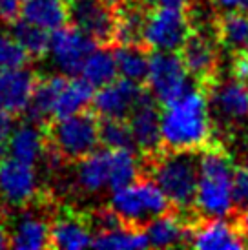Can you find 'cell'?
I'll list each match as a JSON object with an SVG mask.
<instances>
[{"label":"cell","instance_id":"obj_15","mask_svg":"<svg viewBox=\"0 0 248 250\" xmlns=\"http://www.w3.org/2000/svg\"><path fill=\"white\" fill-rule=\"evenodd\" d=\"M161 113H163V106L159 104L150 90H146V93L128 115L135 148L143 159L152 157L163 150Z\"/></svg>","mask_w":248,"mask_h":250},{"label":"cell","instance_id":"obj_31","mask_svg":"<svg viewBox=\"0 0 248 250\" xmlns=\"http://www.w3.org/2000/svg\"><path fill=\"white\" fill-rule=\"evenodd\" d=\"M31 57L13 35L0 33V70H13L28 66Z\"/></svg>","mask_w":248,"mask_h":250},{"label":"cell","instance_id":"obj_11","mask_svg":"<svg viewBox=\"0 0 248 250\" xmlns=\"http://www.w3.org/2000/svg\"><path fill=\"white\" fill-rule=\"evenodd\" d=\"M46 195L41 190L33 165L22 163L11 155L0 159V199L7 207L24 208Z\"/></svg>","mask_w":248,"mask_h":250},{"label":"cell","instance_id":"obj_23","mask_svg":"<svg viewBox=\"0 0 248 250\" xmlns=\"http://www.w3.org/2000/svg\"><path fill=\"white\" fill-rule=\"evenodd\" d=\"M21 19L55 31L69 24V4L66 0H24Z\"/></svg>","mask_w":248,"mask_h":250},{"label":"cell","instance_id":"obj_28","mask_svg":"<svg viewBox=\"0 0 248 250\" xmlns=\"http://www.w3.org/2000/svg\"><path fill=\"white\" fill-rule=\"evenodd\" d=\"M91 247L95 249H146L150 247L146 234L143 229H135V227H128V225H119L113 229L99 230L95 232L93 243Z\"/></svg>","mask_w":248,"mask_h":250},{"label":"cell","instance_id":"obj_5","mask_svg":"<svg viewBox=\"0 0 248 250\" xmlns=\"http://www.w3.org/2000/svg\"><path fill=\"white\" fill-rule=\"evenodd\" d=\"M110 207L117 212L124 225L143 230L157 215L175 208L163 188L148 175H143L135 183L113 190Z\"/></svg>","mask_w":248,"mask_h":250},{"label":"cell","instance_id":"obj_34","mask_svg":"<svg viewBox=\"0 0 248 250\" xmlns=\"http://www.w3.org/2000/svg\"><path fill=\"white\" fill-rule=\"evenodd\" d=\"M24 0H0V22L13 24L21 19Z\"/></svg>","mask_w":248,"mask_h":250},{"label":"cell","instance_id":"obj_25","mask_svg":"<svg viewBox=\"0 0 248 250\" xmlns=\"http://www.w3.org/2000/svg\"><path fill=\"white\" fill-rule=\"evenodd\" d=\"M119 73L126 79L146 84L150 71L152 49L145 44H117L113 46Z\"/></svg>","mask_w":248,"mask_h":250},{"label":"cell","instance_id":"obj_38","mask_svg":"<svg viewBox=\"0 0 248 250\" xmlns=\"http://www.w3.org/2000/svg\"><path fill=\"white\" fill-rule=\"evenodd\" d=\"M7 247H11V241H9V227L0 219V249H7Z\"/></svg>","mask_w":248,"mask_h":250},{"label":"cell","instance_id":"obj_2","mask_svg":"<svg viewBox=\"0 0 248 250\" xmlns=\"http://www.w3.org/2000/svg\"><path fill=\"white\" fill-rule=\"evenodd\" d=\"M234 159L227 145L214 137L199 152V177L193 212L205 217L235 215L232 197Z\"/></svg>","mask_w":248,"mask_h":250},{"label":"cell","instance_id":"obj_24","mask_svg":"<svg viewBox=\"0 0 248 250\" xmlns=\"http://www.w3.org/2000/svg\"><path fill=\"white\" fill-rule=\"evenodd\" d=\"M93 95H95L93 86L88 81H84L83 77L68 75L59 97H57L55 108H53V117L51 119L68 117V115H73V113L86 110V106L93 101Z\"/></svg>","mask_w":248,"mask_h":250},{"label":"cell","instance_id":"obj_12","mask_svg":"<svg viewBox=\"0 0 248 250\" xmlns=\"http://www.w3.org/2000/svg\"><path fill=\"white\" fill-rule=\"evenodd\" d=\"M69 22L90 35L99 46H115L117 11L104 0H71Z\"/></svg>","mask_w":248,"mask_h":250},{"label":"cell","instance_id":"obj_7","mask_svg":"<svg viewBox=\"0 0 248 250\" xmlns=\"http://www.w3.org/2000/svg\"><path fill=\"white\" fill-rule=\"evenodd\" d=\"M219 44L215 41L214 31L201 28L195 21L190 35L186 37L185 44L177 51L185 62L186 70L193 79L195 86L208 88L217 81L219 73Z\"/></svg>","mask_w":248,"mask_h":250},{"label":"cell","instance_id":"obj_14","mask_svg":"<svg viewBox=\"0 0 248 250\" xmlns=\"http://www.w3.org/2000/svg\"><path fill=\"white\" fill-rule=\"evenodd\" d=\"M97 46L99 44L90 35H86L83 29H79L69 22L66 26L51 31L49 53L62 73L79 75L83 70V64Z\"/></svg>","mask_w":248,"mask_h":250},{"label":"cell","instance_id":"obj_29","mask_svg":"<svg viewBox=\"0 0 248 250\" xmlns=\"http://www.w3.org/2000/svg\"><path fill=\"white\" fill-rule=\"evenodd\" d=\"M11 35L21 42V46L26 49L31 59H42L49 53V42H51V33L48 29L41 28L37 24L19 19L11 24Z\"/></svg>","mask_w":248,"mask_h":250},{"label":"cell","instance_id":"obj_40","mask_svg":"<svg viewBox=\"0 0 248 250\" xmlns=\"http://www.w3.org/2000/svg\"><path fill=\"white\" fill-rule=\"evenodd\" d=\"M66 2H68V4H69V2H71V0H66Z\"/></svg>","mask_w":248,"mask_h":250},{"label":"cell","instance_id":"obj_21","mask_svg":"<svg viewBox=\"0 0 248 250\" xmlns=\"http://www.w3.org/2000/svg\"><path fill=\"white\" fill-rule=\"evenodd\" d=\"M46 152H48V137L44 132V126L29 121L15 128L7 145V155L35 167L39 161L46 157Z\"/></svg>","mask_w":248,"mask_h":250},{"label":"cell","instance_id":"obj_26","mask_svg":"<svg viewBox=\"0 0 248 250\" xmlns=\"http://www.w3.org/2000/svg\"><path fill=\"white\" fill-rule=\"evenodd\" d=\"M119 73L117 61L113 46H97L83 64V70L79 75L93 88H103L108 83L115 81Z\"/></svg>","mask_w":248,"mask_h":250},{"label":"cell","instance_id":"obj_22","mask_svg":"<svg viewBox=\"0 0 248 250\" xmlns=\"http://www.w3.org/2000/svg\"><path fill=\"white\" fill-rule=\"evenodd\" d=\"M75 165V183L86 194H95L110 187V155L108 148L79 159Z\"/></svg>","mask_w":248,"mask_h":250},{"label":"cell","instance_id":"obj_19","mask_svg":"<svg viewBox=\"0 0 248 250\" xmlns=\"http://www.w3.org/2000/svg\"><path fill=\"white\" fill-rule=\"evenodd\" d=\"M193 214H183L177 208L170 210L145 227V234L150 247L168 249V247H188L190 239V219Z\"/></svg>","mask_w":248,"mask_h":250},{"label":"cell","instance_id":"obj_4","mask_svg":"<svg viewBox=\"0 0 248 250\" xmlns=\"http://www.w3.org/2000/svg\"><path fill=\"white\" fill-rule=\"evenodd\" d=\"M48 137V157L53 165H73L97 152L101 143V117L95 110H83L68 117L44 123Z\"/></svg>","mask_w":248,"mask_h":250},{"label":"cell","instance_id":"obj_9","mask_svg":"<svg viewBox=\"0 0 248 250\" xmlns=\"http://www.w3.org/2000/svg\"><path fill=\"white\" fill-rule=\"evenodd\" d=\"M53 199L46 194L42 199L31 203L15 215L9 227V241L17 250H42L49 249L51 241V217L46 210Z\"/></svg>","mask_w":248,"mask_h":250},{"label":"cell","instance_id":"obj_13","mask_svg":"<svg viewBox=\"0 0 248 250\" xmlns=\"http://www.w3.org/2000/svg\"><path fill=\"white\" fill-rule=\"evenodd\" d=\"M95 229L91 212L75 207H61L51 217V241L49 249L77 250L91 247Z\"/></svg>","mask_w":248,"mask_h":250},{"label":"cell","instance_id":"obj_1","mask_svg":"<svg viewBox=\"0 0 248 250\" xmlns=\"http://www.w3.org/2000/svg\"><path fill=\"white\" fill-rule=\"evenodd\" d=\"M161 132L166 150L201 152L215 137L207 91L195 86L177 101L163 106Z\"/></svg>","mask_w":248,"mask_h":250},{"label":"cell","instance_id":"obj_30","mask_svg":"<svg viewBox=\"0 0 248 250\" xmlns=\"http://www.w3.org/2000/svg\"><path fill=\"white\" fill-rule=\"evenodd\" d=\"M101 143L104 148H128L137 152L128 117H101Z\"/></svg>","mask_w":248,"mask_h":250},{"label":"cell","instance_id":"obj_33","mask_svg":"<svg viewBox=\"0 0 248 250\" xmlns=\"http://www.w3.org/2000/svg\"><path fill=\"white\" fill-rule=\"evenodd\" d=\"M15 128H17L15 113L0 108V159L7 155V145H9V139L13 135Z\"/></svg>","mask_w":248,"mask_h":250},{"label":"cell","instance_id":"obj_16","mask_svg":"<svg viewBox=\"0 0 248 250\" xmlns=\"http://www.w3.org/2000/svg\"><path fill=\"white\" fill-rule=\"evenodd\" d=\"M188 247L203 250H235L245 249L239 227L235 217H205V215L193 214L190 219V239Z\"/></svg>","mask_w":248,"mask_h":250},{"label":"cell","instance_id":"obj_8","mask_svg":"<svg viewBox=\"0 0 248 250\" xmlns=\"http://www.w3.org/2000/svg\"><path fill=\"white\" fill-rule=\"evenodd\" d=\"M188 70L177 51H152L146 88L161 106L183 97L190 88Z\"/></svg>","mask_w":248,"mask_h":250},{"label":"cell","instance_id":"obj_3","mask_svg":"<svg viewBox=\"0 0 248 250\" xmlns=\"http://www.w3.org/2000/svg\"><path fill=\"white\" fill-rule=\"evenodd\" d=\"M143 175L153 179L183 214H195V192L199 177V152H173L163 148L143 159Z\"/></svg>","mask_w":248,"mask_h":250},{"label":"cell","instance_id":"obj_6","mask_svg":"<svg viewBox=\"0 0 248 250\" xmlns=\"http://www.w3.org/2000/svg\"><path fill=\"white\" fill-rule=\"evenodd\" d=\"M195 17L193 11L165 6H150L146 15L145 44L152 51H179L190 35Z\"/></svg>","mask_w":248,"mask_h":250},{"label":"cell","instance_id":"obj_32","mask_svg":"<svg viewBox=\"0 0 248 250\" xmlns=\"http://www.w3.org/2000/svg\"><path fill=\"white\" fill-rule=\"evenodd\" d=\"M232 197H234L235 214L248 208V165L247 163L234 168Z\"/></svg>","mask_w":248,"mask_h":250},{"label":"cell","instance_id":"obj_27","mask_svg":"<svg viewBox=\"0 0 248 250\" xmlns=\"http://www.w3.org/2000/svg\"><path fill=\"white\" fill-rule=\"evenodd\" d=\"M110 155V188L117 190L143 177V161L135 150L108 148Z\"/></svg>","mask_w":248,"mask_h":250},{"label":"cell","instance_id":"obj_35","mask_svg":"<svg viewBox=\"0 0 248 250\" xmlns=\"http://www.w3.org/2000/svg\"><path fill=\"white\" fill-rule=\"evenodd\" d=\"M215 7L221 11H230V9H248V0H212Z\"/></svg>","mask_w":248,"mask_h":250},{"label":"cell","instance_id":"obj_39","mask_svg":"<svg viewBox=\"0 0 248 250\" xmlns=\"http://www.w3.org/2000/svg\"><path fill=\"white\" fill-rule=\"evenodd\" d=\"M133 2H139V4H145V6H152V4H155V0H133Z\"/></svg>","mask_w":248,"mask_h":250},{"label":"cell","instance_id":"obj_20","mask_svg":"<svg viewBox=\"0 0 248 250\" xmlns=\"http://www.w3.org/2000/svg\"><path fill=\"white\" fill-rule=\"evenodd\" d=\"M212 31L219 48L230 57L248 53V9L217 13L212 21Z\"/></svg>","mask_w":248,"mask_h":250},{"label":"cell","instance_id":"obj_36","mask_svg":"<svg viewBox=\"0 0 248 250\" xmlns=\"http://www.w3.org/2000/svg\"><path fill=\"white\" fill-rule=\"evenodd\" d=\"M157 6L165 7H175V9H186V11H192L195 0H155Z\"/></svg>","mask_w":248,"mask_h":250},{"label":"cell","instance_id":"obj_18","mask_svg":"<svg viewBox=\"0 0 248 250\" xmlns=\"http://www.w3.org/2000/svg\"><path fill=\"white\" fill-rule=\"evenodd\" d=\"M39 75L24 68L0 70V108L21 115L28 111Z\"/></svg>","mask_w":248,"mask_h":250},{"label":"cell","instance_id":"obj_17","mask_svg":"<svg viewBox=\"0 0 248 250\" xmlns=\"http://www.w3.org/2000/svg\"><path fill=\"white\" fill-rule=\"evenodd\" d=\"M146 90H148L146 84L121 77L99 88V91L93 95L91 104H93V110L99 113V117L103 119L128 117L141 97L146 93Z\"/></svg>","mask_w":248,"mask_h":250},{"label":"cell","instance_id":"obj_37","mask_svg":"<svg viewBox=\"0 0 248 250\" xmlns=\"http://www.w3.org/2000/svg\"><path fill=\"white\" fill-rule=\"evenodd\" d=\"M234 217H235L237 227H239V232H241L243 239H245V245L248 247V208L243 210V212H237Z\"/></svg>","mask_w":248,"mask_h":250},{"label":"cell","instance_id":"obj_10","mask_svg":"<svg viewBox=\"0 0 248 250\" xmlns=\"http://www.w3.org/2000/svg\"><path fill=\"white\" fill-rule=\"evenodd\" d=\"M208 95L210 111H214L223 126L228 130H245L248 126V84L217 77L214 84L205 88Z\"/></svg>","mask_w":248,"mask_h":250}]
</instances>
